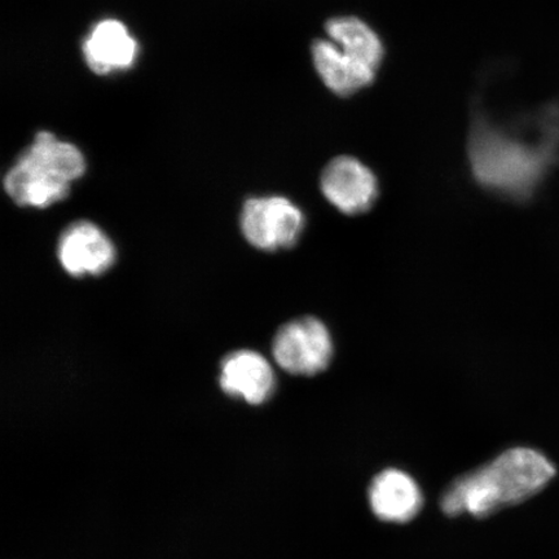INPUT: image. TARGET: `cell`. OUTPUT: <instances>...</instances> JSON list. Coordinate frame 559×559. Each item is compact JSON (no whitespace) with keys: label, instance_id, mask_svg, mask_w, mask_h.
<instances>
[{"label":"cell","instance_id":"12","mask_svg":"<svg viewBox=\"0 0 559 559\" xmlns=\"http://www.w3.org/2000/svg\"><path fill=\"white\" fill-rule=\"evenodd\" d=\"M328 39L349 58L379 72L384 58L383 41L373 27L355 16H338L326 21Z\"/></svg>","mask_w":559,"mask_h":559},{"label":"cell","instance_id":"7","mask_svg":"<svg viewBox=\"0 0 559 559\" xmlns=\"http://www.w3.org/2000/svg\"><path fill=\"white\" fill-rule=\"evenodd\" d=\"M58 258L70 276H97L115 264L116 248L94 223L80 221L61 234Z\"/></svg>","mask_w":559,"mask_h":559},{"label":"cell","instance_id":"5","mask_svg":"<svg viewBox=\"0 0 559 559\" xmlns=\"http://www.w3.org/2000/svg\"><path fill=\"white\" fill-rule=\"evenodd\" d=\"M333 340L323 321L302 318L280 328L272 355L285 372L313 376L323 372L333 358Z\"/></svg>","mask_w":559,"mask_h":559},{"label":"cell","instance_id":"1","mask_svg":"<svg viewBox=\"0 0 559 559\" xmlns=\"http://www.w3.org/2000/svg\"><path fill=\"white\" fill-rule=\"evenodd\" d=\"M469 160L481 187L509 199H530L559 163V105L520 124L498 123L475 111Z\"/></svg>","mask_w":559,"mask_h":559},{"label":"cell","instance_id":"10","mask_svg":"<svg viewBox=\"0 0 559 559\" xmlns=\"http://www.w3.org/2000/svg\"><path fill=\"white\" fill-rule=\"evenodd\" d=\"M138 41L121 21L103 20L83 41V56L96 74L122 72L135 64Z\"/></svg>","mask_w":559,"mask_h":559},{"label":"cell","instance_id":"3","mask_svg":"<svg viewBox=\"0 0 559 559\" xmlns=\"http://www.w3.org/2000/svg\"><path fill=\"white\" fill-rule=\"evenodd\" d=\"M86 170L75 145L41 131L7 173L4 190L19 206L48 207L68 198L70 185Z\"/></svg>","mask_w":559,"mask_h":559},{"label":"cell","instance_id":"9","mask_svg":"<svg viewBox=\"0 0 559 559\" xmlns=\"http://www.w3.org/2000/svg\"><path fill=\"white\" fill-rule=\"evenodd\" d=\"M368 500L377 519L389 523H407L424 506L417 481L394 467L376 475L368 489Z\"/></svg>","mask_w":559,"mask_h":559},{"label":"cell","instance_id":"11","mask_svg":"<svg viewBox=\"0 0 559 559\" xmlns=\"http://www.w3.org/2000/svg\"><path fill=\"white\" fill-rule=\"evenodd\" d=\"M313 67L334 95L353 96L374 82L376 70L349 58L331 39H317L311 47Z\"/></svg>","mask_w":559,"mask_h":559},{"label":"cell","instance_id":"8","mask_svg":"<svg viewBox=\"0 0 559 559\" xmlns=\"http://www.w3.org/2000/svg\"><path fill=\"white\" fill-rule=\"evenodd\" d=\"M221 388L229 396L260 405L274 394L276 379L270 361L260 353L241 349L226 356L221 365Z\"/></svg>","mask_w":559,"mask_h":559},{"label":"cell","instance_id":"4","mask_svg":"<svg viewBox=\"0 0 559 559\" xmlns=\"http://www.w3.org/2000/svg\"><path fill=\"white\" fill-rule=\"evenodd\" d=\"M305 214L283 195L253 198L245 202L240 226L245 239L264 251L290 249L305 229Z\"/></svg>","mask_w":559,"mask_h":559},{"label":"cell","instance_id":"6","mask_svg":"<svg viewBox=\"0 0 559 559\" xmlns=\"http://www.w3.org/2000/svg\"><path fill=\"white\" fill-rule=\"evenodd\" d=\"M320 190L342 214L360 215L373 207L380 186L376 174L360 159L338 156L321 171Z\"/></svg>","mask_w":559,"mask_h":559},{"label":"cell","instance_id":"2","mask_svg":"<svg viewBox=\"0 0 559 559\" xmlns=\"http://www.w3.org/2000/svg\"><path fill=\"white\" fill-rule=\"evenodd\" d=\"M555 475V465L542 452L515 447L454 480L440 499V508L449 516L486 519L533 498Z\"/></svg>","mask_w":559,"mask_h":559}]
</instances>
